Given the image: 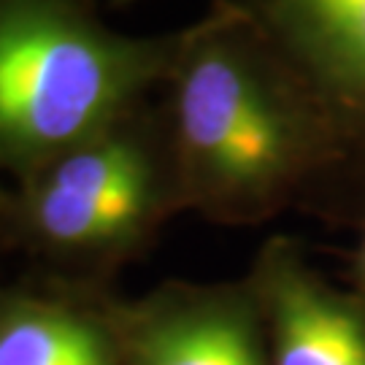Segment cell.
<instances>
[{"mask_svg": "<svg viewBox=\"0 0 365 365\" xmlns=\"http://www.w3.org/2000/svg\"><path fill=\"white\" fill-rule=\"evenodd\" d=\"M160 92L184 211L252 227L322 200L341 179L365 190V146L230 0L179 30Z\"/></svg>", "mask_w": 365, "mask_h": 365, "instance_id": "6da1fadb", "label": "cell"}, {"mask_svg": "<svg viewBox=\"0 0 365 365\" xmlns=\"http://www.w3.org/2000/svg\"><path fill=\"white\" fill-rule=\"evenodd\" d=\"M176 46L179 30L122 33L90 0H0V173L25 182L152 103Z\"/></svg>", "mask_w": 365, "mask_h": 365, "instance_id": "7a4b0ae2", "label": "cell"}, {"mask_svg": "<svg viewBox=\"0 0 365 365\" xmlns=\"http://www.w3.org/2000/svg\"><path fill=\"white\" fill-rule=\"evenodd\" d=\"M182 211L165 117L146 103L16 184L3 233L81 282L141 257Z\"/></svg>", "mask_w": 365, "mask_h": 365, "instance_id": "3957f363", "label": "cell"}, {"mask_svg": "<svg viewBox=\"0 0 365 365\" xmlns=\"http://www.w3.org/2000/svg\"><path fill=\"white\" fill-rule=\"evenodd\" d=\"M122 365H271L249 282H163L111 300Z\"/></svg>", "mask_w": 365, "mask_h": 365, "instance_id": "277c9868", "label": "cell"}, {"mask_svg": "<svg viewBox=\"0 0 365 365\" xmlns=\"http://www.w3.org/2000/svg\"><path fill=\"white\" fill-rule=\"evenodd\" d=\"M244 279L260 306L271 365H365V309L298 238H265Z\"/></svg>", "mask_w": 365, "mask_h": 365, "instance_id": "5b68a950", "label": "cell"}, {"mask_svg": "<svg viewBox=\"0 0 365 365\" xmlns=\"http://www.w3.org/2000/svg\"><path fill=\"white\" fill-rule=\"evenodd\" d=\"M365 146V0H230Z\"/></svg>", "mask_w": 365, "mask_h": 365, "instance_id": "8992f818", "label": "cell"}, {"mask_svg": "<svg viewBox=\"0 0 365 365\" xmlns=\"http://www.w3.org/2000/svg\"><path fill=\"white\" fill-rule=\"evenodd\" d=\"M0 292V365H122L111 298Z\"/></svg>", "mask_w": 365, "mask_h": 365, "instance_id": "52a82bcc", "label": "cell"}, {"mask_svg": "<svg viewBox=\"0 0 365 365\" xmlns=\"http://www.w3.org/2000/svg\"><path fill=\"white\" fill-rule=\"evenodd\" d=\"M357 244L352 252V265H349V292H352L357 303L365 309V190L360 197V214H357Z\"/></svg>", "mask_w": 365, "mask_h": 365, "instance_id": "ba28073f", "label": "cell"}, {"mask_svg": "<svg viewBox=\"0 0 365 365\" xmlns=\"http://www.w3.org/2000/svg\"><path fill=\"white\" fill-rule=\"evenodd\" d=\"M3 176V173H0ZM9 197H11V192L0 184V233L6 230V214H9Z\"/></svg>", "mask_w": 365, "mask_h": 365, "instance_id": "9c48e42d", "label": "cell"}, {"mask_svg": "<svg viewBox=\"0 0 365 365\" xmlns=\"http://www.w3.org/2000/svg\"><path fill=\"white\" fill-rule=\"evenodd\" d=\"M114 3H130V0H114Z\"/></svg>", "mask_w": 365, "mask_h": 365, "instance_id": "30bf717a", "label": "cell"}, {"mask_svg": "<svg viewBox=\"0 0 365 365\" xmlns=\"http://www.w3.org/2000/svg\"><path fill=\"white\" fill-rule=\"evenodd\" d=\"M0 292H3V287H0Z\"/></svg>", "mask_w": 365, "mask_h": 365, "instance_id": "8fae6325", "label": "cell"}]
</instances>
